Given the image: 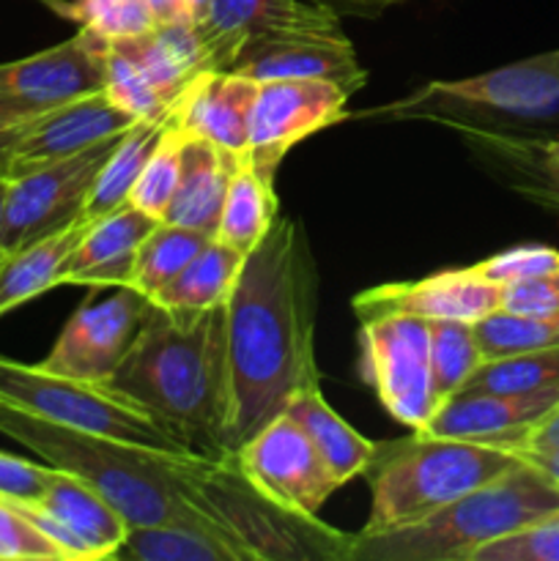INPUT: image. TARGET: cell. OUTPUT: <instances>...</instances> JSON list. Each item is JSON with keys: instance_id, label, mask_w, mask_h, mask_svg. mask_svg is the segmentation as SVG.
Here are the masks:
<instances>
[{"instance_id": "cell-1", "label": "cell", "mask_w": 559, "mask_h": 561, "mask_svg": "<svg viewBox=\"0 0 559 561\" xmlns=\"http://www.w3.org/2000/svg\"><path fill=\"white\" fill-rule=\"evenodd\" d=\"M318 279L305 228L280 217L244 257L225 301L228 351V427L225 449L236 453L290 394L321 381L316 365Z\"/></svg>"}, {"instance_id": "cell-2", "label": "cell", "mask_w": 559, "mask_h": 561, "mask_svg": "<svg viewBox=\"0 0 559 561\" xmlns=\"http://www.w3.org/2000/svg\"><path fill=\"white\" fill-rule=\"evenodd\" d=\"M107 387L142 405L186 453L203 458L228 453L225 305L170 312L151 301L140 334Z\"/></svg>"}, {"instance_id": "cell-3", "label": "cell", "mask_w": 559, "mask_h": 561, "mask_svg": "<svg viewBox=\"0 0 559 561\" xmlns=\"http://www.w3.org/2000/svg\"><path fill=\"white\" fill-rule=\"evenodd\" d=\"M0 433L36 453L53 469L80 477L96 488L129 526L179 524L223 537L175 485V458L184 453H164L77 431L9 403H0Z\"/></svg>"}, {"instance_id": "cell-4", "label": "cell", "mask_w": 559, "mask_h": 561, "mask_svg": "<svg viewBox=\"0 0 559 561\" xmlns=\"http://www.w3.org/2000/svg\"><path fill=\"white\" fill-rule=\"evenodd\" d=\"M175 485L244 561H351L354 535L263 493L233 453L179 455Z\"/></svg>"}, {"instance_id": "cell-5", "label": "cell", "mask_w": 559, "mask_h": 561, "mask_svg": "<svg viewBox=\"0 0 559 561\" xmlns=\"http://www.w3.org/2000/svg\"><path fill=\"white\" fill-rule=\"evenodd\" d=\"M395 124H436L510 140H559V47L464 80H433L392 104L360 113Z\"/></svg>"}, {"instance_id": "cell-6", "label": "cell", "mask_w": 559, "mask_h": 561, "mask_svg": "<svg viewBox=\"0 0 559 561\" xmlns=\"http://www.w3.org/2000/svg\"><path fill=\"white\" fill-rule=\"evenodd\" d=\"M559 513V482L518 466L403 529L354 535L351 561H471L475 551Z\"/></svg>"}, {"instance_id": "cell-7", "label": "cell", "mask_w": 559, "mask_h": 561, "mask_svg": "<svg viewBox=\"0 0 559 561\" xmlns=\"http://www.w3.org/2000/svg\"><path fill=\"white\" fill-rule=\"evenodd\" d=\"M521 463L513 449L460 438L411 436L376 444L365 469L373 491L370 518L360 535L403 529L477 491Z\"/></svg>"}, {"instance_id": "cell-8", "label": "cell", "mask_w": 559, "mask_h": 561, "mask_svg": "<svg viewBox=\"0 0 559 561\" xmlns=\"http://www.w3.org/2000/svg\"><path fill=\"white\" fill-rule=\"evenodd\" d=\"M0 403L126 444L164 449V453H186L142 405L113 392L107 383L75 381L42 370L38 365H22L3 356H0Z\"/></svg>"}, {"instance_id": "cell-9", "label": "cell", "mask_w": 559, "mask_h": 561, "mask_svg": "<svg viewBox=\"0 0 559 561\" xmlns=\"http://www.w3.org/2000/svg\"><path fill=\"white\" fill-rule=\"evenodd\" d=\"M360 373L384 409L411 431L438 411L431 373V332L414 316H376L360 323Z\"/></svg>"}, {"instance_id": "cell-10", "label": "cell", "mask_w": 559, "mask_h": 561, "mask_svg": "<svg viewBox=\"0 0 559 561\" xmlns=\"http://www.w3.org/2000/svg\"><path fill=\"white\" fill-rule=\"evenodd\" d=\"M118 140L121 135L107 137L75 157L44 164L9 181L3 233L5 255L80 222L93 181Z\"/></svg>"}, {"instance_id": "cell-11", "label": "cell", "mask_w": 559, "mask_h": 561, "mask_svg": "<svg viewBox=\"0 0 559 561\" xmlns=\"http://www.w3.org/2000/svg\"><path fill=\"white\" fill-rule=\"evenodd\" d=\"M151 299L129 285L110 296H91L75 310L38 367L55 376L107 383L146 323Z\"/></svg>"}, {"instance_id": "cell-12", "label": "cell", "mask_w": 559, "mask_h": 561, "mask_svg": "<svg viewBox=\"0 0 559 561\" xmlns=\"http://www.w3.org/2000/svg\"><path fill=\"white\" fill-rule=\"evenodd\" d=\"M349 96L329 80H261L250 107L244 157L274 181L280 162L296 142L343 121Z\"/></svg>"}, {"instance_id": "cell-13", "label": "cell", "mask_w": 559, "mask_h": 561, "mask_svg": "<svg viewBox=\"0 0 559 561\" xmlns=\"http://www.w3.org/2000/svg\"><path fill=\"white\" fill-rule=\"evenodd\" d=\"M135 121V115L121 110L107 91L33 115L0 137V175L11 181L44 164L75 157L107 137L124 135Z\"/></svg>"}, {"instance_id": "cell-14", "label": "cell", "mask_w": 559, "mask_h": 561, "mask_svg": "<svg viewBox=\"0 0 559 561\" xmlns=\"http://www.w3.org/2000/svg\"><path fill=\"white\" fill-rule=\"evenodd\" d=\"M233 455L263 493L301 513L318 515L327 499L343 488L305 427L288 414L274 416Z\"/></svg>"}, {"instance_id": "cell-15", "label": "cell", "mask_w": 559, "mask_h": 561, "mask_svg": "<svg viewBox=\"0 0 559 561\" xmlns=\"http://www.w3.org/2000/svg\"><path fill=\"white\" fill-rule=\"evenodd\" d=\"M107 49L110 44L104 38L80 27L77 36L55 47L0 64V99L25 110L27 115H38L104 91Z\"/></svg>"}, {"instance_id": "cell-16", "label": "cell", "mask_w": 559, "mask_h": 561, "mask_svg": "<svg viewBox=\"0 0 559 561\" xmlns=\"http://www.w3.org/2000/svg\"><path fill=\"white\" fill-rule=\"evenodd\" d=\"M212 69H228L244 47L266 38L323 33L340 36V14L316 0H208L197 22Z\"/></svg>"}, {"instance_id": "cell-17", "label": "cell", "mask_w": 559, "mask_h": 561, "mask_svg": "<svg viewBox=\"0 0 559 561\" xmlns=\"http://www.w3.org/2000/svg\"><path fill=\"white\" fill-rule=\"evenodd\" d=\"M356 318L414 316L422 321H482L502 310V285L491 283L475 268H449L414 283H389L362 290L351 301Z\"/></svg>"}, {"instance_id": "cell-18", "label": "cell", "mask_w": 559, "mask_h": 561, "mask_svg": "<svg viewBox=\"0 0 559 561\" xmlns=\"http://www.w3.org/2000/svg\"><path fill=\"white\" fill-rule=\"evenodd\" d=\"M559 405V383L532 392H458L438 405L420 436L460 438L515 449L543 416Z\"/></svg>"}, {"instance_id": "cell-19", "label": "cell", "mask_w": 559, "mask_h": 561, "mask_svg": "<svg viewBox=\"0 0 559 561\" xmlns=\"http://www.w3.org/2000/svg\"><path fill=\"white\" fill-rule=\"evenodd\" d=\"M225 71H236L255 82L329 80L349 93L360 91L367 82L365 66L360 64L345 33L340 36L305 33V36L266 38V42L241 49Z\"/></svg>"}, {"instance_id": "cell-20", "label": "cell", "mask_w": 559, "mask_h": 561, "mask_svg": "<svg viewBox=\"0 0 559 561\" xmlns=\"http://www.w3.org/2000/svg\"><path fill=\"white\" fill-rule=\"evenodd\" d=\"M255 88V80L236 71H201L173 104L175 124L186 135L203 137L233 157H244Z\"/></svg>"}, {"instance_id": "cell-21", "label": "cell", "mask_w": 559, "mask_h": 561, "mask_svg": "<svg viewBox=\"0 0 559 561\" xmlns=\"http://www.w3.org/2000/svg\"><path fill=\"white\" fill-rule=\"evenodd\" d=\"M162 219L148 217L146 211L124 203L107 217L91 222L80 244L66 261L60 285H85V288H118L129 285L137 250L142 239Z\"/></svg>"}, {"instance_id": "cell-22", "label": "cell", "mask_w": 559, "mask_h": 561, "mask_svg": "<svg viewBox=\"0 0 559 561\" xmlns=\"http://www.w3.org/2000/svg\"><path fill=\"white\" fill-rule=\"evenodd\" d=\"M239 159L203 137L181 131L179 186L162 222L195 228L208 236L217 233L225 192Z\"/></svg>"}, {"instance_id": "cell-23", "label": "cell", "mask_w": 559, "mask_h": 561, "mask_svg": "<svg viewBox=\"0 0 559 561\" xmlns=\"http://www.w3.org/2000/svg\"><path fill=\"white\" fill-rule=\"evenodd\" d=\"M36 507L60 520L93 553V561L113 559L129 529L124 515L96 488L60 469H53Z\"/></svg>"}, {"instance_id": "cell-24", "label": "cell", "mask_w": 559, "mask_h": 561, "mask_svg": "<svg viewBox=\"0 0 559 561\" xmlns=\"http://www.w3.org/2000/svg\"><path fill=\"white\" fill-rule=\"evenodd\" d=\"M285 414L294 416L305 427V433L312 438V444L318 447L321 458L327 460L332 474L338 477L340 485L365 474L373 455H376V444L367 442L362 433H356L327 403L321 392V381L305 383L301 389H296L290 394L288 405H285Z\"/></svg>"}, {"instance_id": "cell-25", "label": "cell", "mask_w": 559, "mask_h": 561, "mask_svg": "<svg viewBox=\"0 0 559 561\" xmlns=\"http://www.w3.org/2000/svg\"><path fill=\"white\" fill-rule=\"evenodd\" d=\"M458 137L491 179L532 206L559 217V173L548 170L535 157L529 142L480 135V131H458Z\"/></svg>"}, {"instance_id": "cell-26", "label": "cell", "mask_w": 559, "mask_h": 561, "mask_svg": "<svg viewBox=\"0 0 559 561\" xmlns=\"http://www.w3.org/2000/svg\"><path fill=\"white\" fill-rule=\"evenodd\" d=\"M91 222H75L66 230L38 239L0 261V316L58 288L66 261L80 244Z\"/></svg>"}, {"instance_id": "cell-27", "label": "cell", "mask_w": 559, "mask_h": 561, "mask_svg": "<svg viewBox=\"0 0 559 561\" xmlns=\"http://www.w3.org/2000/svg\"><path fill=\"white\" fill-rule=\"evenodd\" d=\"M170 121H173V107L164 115H157V118L135 121L121 135L118 146L113 148V153H110L104 168L99 170L96 181H93V190L88 195L85 208H82V222H96V219L107 217L110 211L129 203L132 190H135L148 157L168 131Z\"/></svg>"}, {"instance_id": "cell-28", "label": "cell", "mask_w": 559, "mask_h": 561, "mask_svg": "<svg viewBox=\"0 0 559 561\" xmlns=\"http://www.w3.org/2000/svg\"><path fill=\"white\" fill-rule=\"evenodd\" d=\"M280 214L274 181L266 179L247 157L239 159L225 192L223 214L214 239L228 244L230 250L250 255Z\"/></svg>"}, {"instance_id": "cell-29", "label": "cell", "mask_w": 559, "mask_h": 561, "mask_svg": "<svg viewBox=\"0 0 559 561\" xmlns=\"http://www.w3.org/2000/svg\"><path fill=\"white\" fill-rule=\"evenodd\" d=\"M244 257L212 236L206 247L151 301L170 312H201L225 305Z\"/></svg>"}, {"instance_id": "cell-30", "label": "cell", "mask_w": 559, "mask_h": 561, "mask_svg": "<svg viewBox=\"0 0 559 561\" xmlns=\"http://www.w3.org/2000/svg\"><path fill=\"white\" fill-rule=\"evenodd\" d=\"M113 559L129 561H244L239 548L195 526H129Z\"/></svg>"}, {"instance_id": "cell-31", "label": "cell", "mask_w": 559, "mask_h": 561, "mask_svg": "<svg viewBox=\"0 0 559 561\" xmlns=\"http://www.w3.org/2000/svg\"><path fill=\"white\" fill-rule=\"evenodd\" d=\"M212 239L208 233L195 228H181V225L159 222L151 233L142 239L140 250H137L135 268H132L129 288H135L137 294L153 296L197 255V252L206 247V241Z\"/></svg>"}, {"instance_id": "cell-32", "label": "cell", "mask_w": 559, "mask_h": 561, "mask_svg": "<svg viewBox=\"0 0 559 561\" xmlns=\"http://www.w3.org/2000/svg\"><path fill=\"white\" fill-rule=\"evenodd\" d=\"M427 332H431L433 389L438 394V403H447L486 362L482 359L480 340H477V323L431 321Z\"/></svg>"}, {"instance_id": "cell-33", "label": "cell", "mask_w": 559, "mask_h": 561, "mask_svg": "<svg viewBox=\"0 0 559 561\" xmlns=\"http://www.w3.org/2000/svg\"><path fill=\"white\" fill-rule=\"evenodd\" d=\"M482 359L526 354V351L559 348V312L524 316V312L497 310L477 321Z\"/></svg>"}, {"instance_id": "cell-34", "label": "cell", "mask_w": 559, "mask_h": 561, "mask_svg": "<svg viewBox=\"0 0 559 561\" xmlns=\"http://www.w3.org/2000/svg\"><path fill=\"white\" fill-rule=\"evenodd\" d=\"M557 383L559 348H540L482 362L460 392H532Z\"/></svg>"}, {"instance_id": "cell-35", "label": "cell", "mask_w": 559, "mask_h": 561, "mask_svg": "<svg viewBox=\"0 0 559 561\" xmlns=\"http://www.w3.org/2000/svg\"><path fill=\"white\" fill-rule=\"evenodd\" d=\"M58 11L107 44L137 38L157 27L146 0H71L60 3Z\"/></svg>"}, {"instance_id": "cell-36", "label": "cell", "mask_w": 559, "mask_h": 561, "mask_svg": "<svg viewBox=\"0 0 559 561\" xmlns=\"http://www.w3.org/2000/svg\"><path fill=\"white\" fill-rule=\"evenodd\" d=\"M179 173L181 129L173 118L168 131L162 135V140H159V146L153 148V153L148 157L146 168H142L135 190H132L129 203L135 208H140V211H146L148 217L164 219V211H168L170 201H173L175 195V186H179Z\"/></svg>"}, {"instance_id": "cell-37", "label": "cell", "mask_w": 559, "mask_h": 561, "mask_svg": "<svg viewBox=\"0 0 559 561\" xmlns=\"http://www.w3.org/2000/svg\"><path fill=\"white\" fill-rule=\"evenodd\" d=\"M104 91L121 110L135 115L137 121L157 118V115H164L170 110V104L159 96V91L146 80V75L124 53H118L113 44L107 49V82H104Z\"/></svg>"}, {"instance_id": "cell-38", "label": "cell", "mask_w": 559, "mask_h": 561, "mask_svg": "<svg viewBox=\"0 0 559 561\" xmlns=\"http://www.w3.org/2000/svg\"><path fill=\"white\" fill-rule=\"evenodd\" d=\"M471 561H559V513L488 542Z\"/></svg>"}, {"instance_id": "cell-39", "label": "cell", "mask_w": 559, "mask_h": 561, "mask_svg": "<svg viewBox=\"0 0 559 561\" xmlns=\"http://www.w3.org/2000/svg\"><path fill=\"white\" fill-rule=\"evenodd\" d=\"M471 268L504 288V285L524 283V279L546 277V274L559 272V250L543 244L513 247V250L497 252V255L475 263Z\"/></svg>"}, {"instance_id": "cell-40", "label": "cell", "mask_w": 559, "mask_h": 561, "mask_svg": "<svg viewBox=\"0 0 559 561\" xmlns=\"http://www.w3.org/2000/svg\"><path fill=\"white\" fill-rule=\"evenodd\" d=\"M0 561H66L64 553L9 502H0Z\"/></svg>"}, {"instance_id": "cell-41", "label": "cell", "mask_w": 559, "mask_h": 561, "mask_svg": "<svg viewBox=\"0 0 559 561\" xmlns=\"http://www.w3.org/2000/svg\"><path fill=\"white\" fill-rule=\"evenodd\" d=\"M53 466H36L31 460L0 453V502L36 504L47 488Z\"/></svg>"}, {"instance_id": "cell-42", "label": "cell", "mask_w": 559, "mask_h": 561, "mask_svg": "<svg viewBox=\"0 0 559 561\" xmlns=\"http://www.w3.org/2000/svg\"><path fill=\"white\" fill-rule=\"evenodd\" d=\"M502 310L524 312V316L559 312V272L546 274V277L524 279V283L504 285Z\"/></svg>"}, {"instance_id": "cell-43", "label": "cell", "mask_w": 559, "mask_h": 561, "mask_svg": "<svg viewBox=\"0 0 559 561\" xmlns=\"http://www.w3.org/2000/svg\"><path fill=\"white\" fill-rule=\"evenodd\" d=\"M559 447V405L548 416H543L535 427L526 431V436L515 444L513 453H546V449Z\"/></svg>"}, {"instance_id": "cell-44", "label": "cell", "mask_w": 559, "mask_h": 561, "mask_svg": "<svg viewBox=\"0 0 559 561\" xmlns=\"http://www.w3.org/2000/svg\"><path fill=\"white\" fill-rule=\"evenodd\" d=\"M316 3L327 5L340 16H378L392 5L406 3V0H316Z\"/></svg>"}, {"instance_id": "cell-45", "label": "cell", "mask_w": 559, "mask_h": 561, "mask_svg": "<svg viewBox=\"0 0 559 561\" xmlns=\"http://www.w3.org/2000/svg\"><path fill=\"white\" fill-rule=\"evenodd\" d=\"M157 25H173V22H192V11L186 0H146Z\"/></svg>"}, {"instance_id": "cell-46", "label": "cell", "mask_w": 559, "mask_h": 561, "mask_svg": "<svg viewBox=\"0 0 559 561\" xmlns=\"http://www.w3.org/2000/svg\"><path fill=\"white\" fill-rule=\"evenodd\" d=\"M521 458L529 460L532 466H537V469H540L543 474L551 477L554 482H559V447L546 449V453H526L521 455Z\"/></svg>"}, {"instance_id": "cell-47", "label": "cell", "mask_w": 559, "mask_h": 561, "mask_svg": "<svg viewBox=\"0 0 559 561\" xmlns=\"http://www.w3.org/2000/svg\"><path fill=\"white\" fill-rule=\"evenodd\" d=\"M27 118H33V115H27L25 110L14 107L11 102L0 99V137H5L11 129H16L20 124H25Z\"/></svg>"}, {"instance_id": "cell-48", "label": "cell", "mask_w": 559, "mask_h": 561, "mask_svg": "<svg viewBox=\"0 0 559 561\" xmlns=\"http://www.w3.org/2000/svg\"><path fill=\"white\" fill-rule=\"evenodd\" d=\"M529 142V140H526ZM535 157L546 164L548 170H557L559 173V140H548V142H529Z\"/></svg>"}, {"instance_id": "cell-49", "label": "cell", "mask_w": 559, "mask_h": 561, "mask_svg": "<svg viewBox=\"0 0 559 561\" xmlns=\"http://www.w3.org/2000/svg\"><path fill=\"white\" fill-rule=\"evenodd\" d=\"M5 190H9V181L0 175V261L5 257V244H3V233H5Z\"/></svg>"}, {"instance_id": "cell-50", "label": "cell", "mask_w": 559, "mask_h": 561, "mask_svg": "<svg viewBox=\"0 0 559 561\" xmlns=\"http://www.w3.org/2000/svg\"><path fill=\"white\" fill-rule=\"evenodd\" d=\"M186 3H190L192 20H195V25H197V22H201L203 16H206V11H208V0H186Z\"/></svg>"}]
</instances>
